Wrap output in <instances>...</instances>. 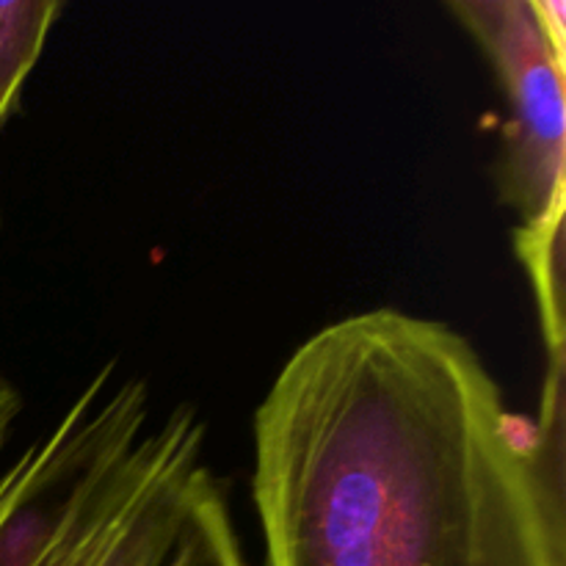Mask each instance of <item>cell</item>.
<instances>
[{
  "mask_svg": "<svg viewBox=\"0 0 566 566\" xmlns=\"http://www.w3.org/2000/svg\"><path fill=\"white\" fill-rule=\"evenodd\" d=\"M265 566H566L564 418L520 426L468 337L368 310L254 415Z\"/></svg>",
  "mask_w": 566,
  "mask_h": 566,
  "instance_id": "obj_1",
  "label": "cell"
},
{
  "mask_svg": "<svg viewBox=\"0 0 566 566\" xmlns=\"http://www.w3.org/2000/svg\"><path fill=\"white\" fill-rule=\"evenodd\" d=\"M61 0H9L0 3V125L20 105L22 86L42 55Z\"/></svg>",
  "mask_w": 566,
  "mask_h": 566,
  "instance_id": "obj_5",
  "label": "cell"
},
{
  "mask_svg": "<svg viewBox=\"0 0 566 566\" xmlns=\"http://www.w3.org/2000/svg\"><path fill=\"white\" fill-rule=\"evenodd\" d=\"M22 412V396L3 374H0V448H3L6 437H9L11 426H14L17 415Z\"/></svg>",
  "mask_w": 566,
  "mask_h": 566,
  "instance_id": "obj_6",
  "label": "cell"
},
{
  "mask_svg": "<svg viewBox=\"0 0 566 566\" xmlns=\"http://www.w3.org/2000/svg\"><path fill=\"white\" fill-rule=\"evenodd\" d=\"M0 224H3V213H0Z\"/></svg>",
  "mask_w": 566,
  "mask_h": 566,
  "instance_id": "obj_7",
  "label": "cell"
},
{
  "mask_svg": "<svg viewBox=\"0 0 566 566\" xmlns=\"http://www.w3.org/2000/svg\"><path fill=\"white\" fill-rule=\"evenodd\" d=\"M506 94L497 193L520 219L517 249L564 241L566 33L558 0H451Z\"/></svg>",
  "mask_w": 566,
  "mask_h": 566,
  "instance_id": "obj_3",
  "label": "cell"
},
{
  "mask_svg": "<svg viewBox=\"0 0 566 566\" xmlns=\"http://www.w3.org/2000/svg\"><path fill=\"white\" fill-rule=\"evenodd\" d=\"M88 566H249L219 481L171 495Z\"/></svg>",
  "mask_w": 566,
  "mask_h": 566,
  "instance_id": "obj_4",
  "label": "cell"
},
{
  "mask_svg": "<svg viewBox=\"0 0 566 566\" xmlns=\"http://www.w3.org/2000/svg\"><path fill=\"white\" fill-rule=\"evenodd\" d=\"M202 434L188 403L153 429L149 387L105 365L0 479V566H81Z\"/></svg>",
  "mask_w": 566,
  "mask_h": 566,
  "instance_id": "obj_2",
  "label": "cell"
}]
</instances>
